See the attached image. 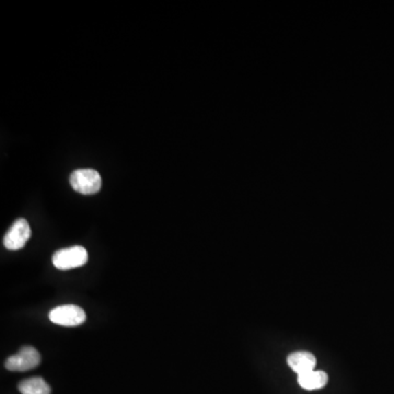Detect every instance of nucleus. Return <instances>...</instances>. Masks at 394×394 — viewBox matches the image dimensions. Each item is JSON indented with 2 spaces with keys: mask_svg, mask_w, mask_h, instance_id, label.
<instances>
[{
  "mask_svg": "<svg viewBox=\"0 0 394 394\" xmlns=\"http://www.w3.org/2000/svg\"><path fill=\"white\" fill-rule=\"evenodd\" d=\"M71 188L78 193L91 195L98 193L102 186V179L98 171L93 169H79L69 177Z\"/></svg>",
  "mask_w": 394,
  "mask_h": 394,
  "instance_id": "nucleus-1",
  "label": "nucleus"
},
{
  "mask_svg": "<svg viewBox=\"0 0 394 394\" xmlns=\"http://www.w3.org/2000/svg\"><path fill=\"white\" fill-rule=\"evenodd\" d=\"M54 267L60 271L76 269L84 267L88 262V252L84 247L75 245V247H66L62 250L56 251L52 258Z\"/></svg>",
  "mask_w": 394,
  "mask_h": 394,
  "instance_id": "nucleus-2",
  "label": "nucleus"
},
{
  "mask_svg": "<svg viewBox=\"0 0 394 394\" xmlns=\"http://www.w3.org/2000/svg\"><path fill=\"white\" fill-rule=\"evenodd\" d=\"M41 355L32 346H25L5 360V366L10 371H27L38 367Z\"/></svg>",
  "mask_w": 394,
  "mask_h": 394,
  "instance_id": "nucleus-3",
  "label": "nucleus"
},
{
  "mask_svg": "<svg viewBox=\"0 0 394 394\" xmlns=\"http://www.w3.org/2000/svg\"><path fill=\"white\" fill-rule=\"evenodd\" d=\"M53 323L63 326H77L86 321V312L76 305L60 306L53 309L49 315Z\"/></svg>",
  "mask_w": 394,
  "mask_h": 394,
  "instance_id": "nucleus-4",
  "label": "nucleus"
},
{
  "mask_svg": "<svg viewBox=\"0 0 394 394\" xmlns=\"http://www.w3.org/2000/svg\"><path fill=\"white\" fill-rule=\"evenodd\" d=\"M30 238V225L25 219L20 218L12 223V226L5 234L3 238V245L10 251L20 250L25 247Z\"/></svg>",
  "mask_w": 394,
  "mask_h": 394,
  "instance_id": "nucleus-5",
  "label": "nucleus"
},
{
  "mask_svg": "<svg viewBox=\"0 0 394 394\" xmlns=\"http://www.w3.org/2000/svg\"><path fill=\"white\" fill-rule=\"evenodd\" d=\"M287 362L289 367L300 375L315 370L317 359L309 352H295L289 355Z\"/></svg>",
  "mask_w": 394,
  "mask_h": 394,
  "instance_id": "nucleus-6",
  "label": "nucleus"
},
{
  "mask_svg": "<svg viewBox=\"0 0 394 394\" xmlns=\"http://www.w3.org/2000/svg\"><path fill=\"white\" fill-rule=\"evenodd\" d=\"M298 382L304 389L312 391V390L321 389L325 386L328 382V375L324 371L312 370L310 373L298 375Z\"/></svg>",
  "mask_w": 394,
  "mask_h": 394,
  "instance_id": "nucleus-7",
  "label": "nucleus"
},
{
  "mask_svg": "<svg viewBox=\"0 0 394 394\" xmlns=\"http://www.w3.org/2000/svg\"><path fill=\"white\" fill-rule=\"evenodd\" d=\"M19 391L22 394H51V388L41 377H33L21 381Z\"/></svg>",
  "mask_w": 394,
  "mask_h": 394,
  "instance_id": "nucleus-8",
  "label": "nucleus"
}]
</instances>
